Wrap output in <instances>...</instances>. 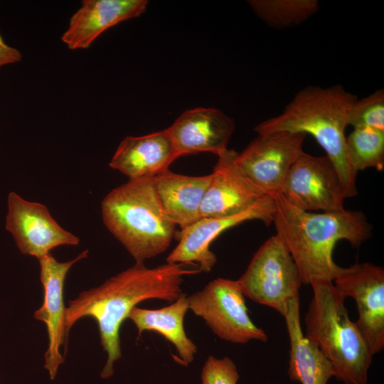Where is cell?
Wrapping results in <instances>:
<instances>
[{
  "label": "cell",
  "mask_w": 384,
  "mask_h": 384,
  "mask_svg": "<svg viewBox=\"0 0 384 384\" xmlns=\"http://www.w3.org/2000/svg\"><path fill=\"white\" fill-rule=\"evenodd\" d=\"M306 134L279 132L257 134L235 162L246 176L265 195L280 194L287 173L304 152Z\"/></svg>",
  "instance_id": "9"
},
{
  "label": "cell",
  "mask_w": 384,
  "mask_h": 384,
  "mask_svg": "<svg viewBox=\"0 0 384 384\" xmlns=\"http://www.w3.org/2000/svg\"><path fill=\"white\" fill-rule=\"evenodd\" d=\"M249 4L258 17L274 28L297 26L319 7L316 0H254Z\"/></svg>",
  "instance_id": "21"
},
{
  "label": "cell",
  "mask_w": 384,
  "mask_h": 384,
  "mask_svg": "<svg viewBox=\"0 0 384 384\" xmlns=\"http://www.w3.org/2000/svg\"><path fill=\"white\" fill-rule=\"evenodd\" d=\"M273 197L276 235L292 255L303 284L333 282L338 267L332 257L337 242L345 240L358 247L371 236L372 226L361 211L314 213L296 208L281 194Z\"/></svg>",
  "instance_id": "2"
},
{
  "label": "cell",
  "mask_w": 384,
  "mask_h": 384,
  "mask_svg": "<svg viewBox=\"0 0 384 384\" xmlns=\"http://www.w3.org/2000/svg\"><path fill=\"white\" fill-rule=\"evenodd\" d=\"M5 228L21 254L38 260L58 246L80 242L78 236L58 223L45 205L29 201L14 191L7 196Z\"/></svg>",
  "instance_id": "11"
},
{
  "label": "cell",
  "mask_w": 384,
  "mask_h": 384,
  "mask_svg": "<svg viewBox=\"0 0 384 384\" xmlns=\"http://www.w3.org/2000/svg\"><path fill=\"white\" fill-rule=\"evenodd\" d=\"M357 100L341 85L323 88L309 86L299 90L276 117L255 127L257 134L279 132L311 134L334 165L347 198L358 193V173L351 167L346 151L345 130L349 110Z\"/></svg>",
  "instance_id": "3"
},
{
  "label": "cell",
  "mask_w": 384,
  "mask_h": 384,
  "mask_svg": "<svg viewBox=\"0 0 384 384\" xmlns=\"http://www.w3.org/2000/svg\"><path fill=\"white\" fill-rule=\"evenodd\" d=\"M188 309L201 317L221 339L235 343L252 340L267 341L247 313L245 296L238 280L217 278L187 297Z\"/></svg>",
  "instance_id": "7"
},
{
  "label": "cell",
  "mask_w": 384,
  "mask_h": 384,
  "mask_svg": "<svg viewBox=\"0 0 384 384\" xmlns=\"http://www.w3.org/2000/svg\"><path fill=\"white\" fill-rule=\"evenodd\" d=\"M147 4L146 0H83L60 39L69 49H87L110 28L140 16Z\"/></svg>",
  "instance_id": "16"
},
{
  "label": "cell",
  "mask_w": 384,
  "mask_h": 384,
  "mask_svg": "<svg viewBox=\"0 0 384 384\" xmlns=\"http://www.w3.org/2000/svg\"><path fill=\"white\" fill-rule=\"evenodd\" d=\"M289 339L288 376L301 384H327L334 376L330 361L302 330L299 296L289 304L284 316Z\"/></svg>",
  "instance_id": "19"
},
{
  "label": "cell",
  "mask_w": 384,
  "mask_h": 384,
  "mask_svg": "<svg viewBox=\"0 0 384 384\" xmlns=\"http://www.w3.org/2000/svg\"><path fill=\"white\" fill-rule=\"evenodd\" d=\"M313 297L304 316L305 336L330 361L334 376L344 384H367L373 355L332 281L310 284Z\"/></svg>",
  "instance_id": "5"
},
{
  "label": "cell",
  "mask_w": 384,
  "mask_h": 384,
  "mask_svg": "<svg viewBox=\"0 0 384 384\" xmlns=\"http://www.w3.org/2000/svg\"><path fill=\"white\" fill-rule=\"evenodd\" d=\"M280 194L296 208L310 212L343 210L347 198L331 159L304 151L290 167Z\"/></svg>",
  "instance_id": "8"
},
{
  "label": "cell",
  "mask_w": 384,
  "mask_h": 384,
  "mask_svg": "<svg viewBox=\"0 0 384 384\" xmlns=\"http://www.w3.org/2000/svg\"><path fill=\"white\" fill-rule=\"evenodd\" d=\"M89 251L81 252L74 259L66 262L58 261L50 253L38 260L40 279L43 288V304L35 311V319L45 323L48 344L45 353L44 368L50 380H54L59 367L64 363L60 348L66 347L65 331V306L63 301V287L70 268L88 256Z\"/></svg>",
  "instance_id": "13"
},
{
  "label": "cell",
  "mask_w": 384,
  "mask_h": 384,
  "mask_svg": "<svg viewBox=\"0 0 384 384\" xmlns=\"http://www.w3.org/2000/svg\"><path fill=\"white\" fill-rule=\"evenodd\" d=\"M186 265L166 262L149 268L144 262H135L68 302L65 317L66 339L70 329L80 319L90 317L97 324L100 344L107 356L100 373L102 378L113 375L114 364L122 357L119 330L132 309L147 299L176 300L183 294V277L199 272L186 268Z\"/></svg>",
  "instance_id": "1"
},
{
  "label": "cell",
  "mask_w": 384,
  "mask_h": 384,
  "mask_svg": "<svg viewBox=\"0 0 384 384\" xmlns=\"http://www.w3.org/2000/svg\"><path fill=\"white\" fill-rule=\"evenodd\" d=\"M238 282L245 297L283 316L303 284L292 255L276 235L260 246Z\"/></svg>",
  "instance_id": "6"
},
{
  "label": "cell",
  "mask_w": 384,
  "mask_h": 384,
  "mask_svg": "<svg viewBox=\"0 0 384 384\" xmlns=\"http://www.w3.org/2000/svg\"><path fill=\"white\" fill-rule=\"evenodd\" d=\"M201 378V384H237L240 375L230 358L209 356L203 366Z\"/></svg>",
  "instance_id": "24"
},
{
  "label": "cell",
  "mask_w": 384,
  "mask_h": 384,
  "mask_svg": "<svg viewBox=\"0 0 384 384\" xmlns=\"http://www.w3.org/2000/svg\"><path fill=\"white\" fill-rule=\"evenodd\" d=\"M102 221L135 262L165 252L176 235V224L165 212L154 178L129 180L101 202Z\"/></svg>",
  "instance_id": "4"
},
{
  "label": "cell",
  "mask_w": 384,
  "mask_h": 384,
  "mask_svg": "<svg viewBox=\"0 0 384 384\" xmlns=\"http://www.w3.org/2000/svg\"><path fill=\"white\" fill-rule=\"evenodd\" d=\"M333 283L346 298L356 304V322L370 353L384 348V269L369 262L356 263L348 267L338 266Z\"/></svg>",
  "instance_id": "10"
},
{
  "label": "cell",
  "mask_w": 384,
  "mask_h": 384,
  "mask_svg": "<svg viewBox=\"0 0 384 384\" xmlns=\"http://www.w3.org/2000/svg\"><path fill=\"white\" fill-rule=\"evenodd\" d=\"M346 151L353 169L358 173L368 168L384 169V130L354 128L346 139Z\"/></svg>",
  "instance_id": "22"
},
{
  "label": "cell",
  "mask_w": 384,
  "mask_h": 384,
  "mask_svg": "<svg viewBox=\"0 0 384 384\" xmlns=\"http://www.w3.org/2000/svg\"><path fill=\"white\" fill-rule=\"evenodd\" d=\"M166 129L179 157L200 152L219 155L228 149L235 122L220 110L197 107L183 112Z\"/></svg>",
  "instance_id": "15"
},
{
  "label": "cell",
  "mask_w": 384,
  "mask_h": 384,
  "mask_svg": "<svg viewBox=\"0 0 384 384\" xmlns=\"http://www.w3.org/2000/svg\"><path fill=\"white\" fill-rule=\"evenodd\" d=\"M153 178L161 203L176 225L183 229L201 218V206L212 174L191 176L168 169Z\"/></svg>",
  "instance_id": "18"
},
{
  "label": "cell",
  "mask_w": 384,
  "mask_h": 384,
  "mask_svg": "<svg viewBox=\"0 0 384 384\" xmlns=\"http://www.w3.org/2000/svg\"><path fill=\"white\" fill-rule=\"evenodd\" d=\"M237 151L227 149L218 155L212 180L203 197L201 218H220L243 212L265 195L235 162Z\"/></svg>",
  "instance_id": "14"
},
{
  "label": "cell",
  "mask_w": 384,
  "mask_h": 384,
  "mask_svg": "<svg viewBox=\"0 0 384 384\" xmlns=\"http://www.w3.org/2000/svg\"><path fill=\"white\" fill-rule=\"evenodd\" d=\"M179 156L167 129L140 137H127L109 165L129 178L154 177L169 169Z\"/></svg>",
  "instance_id": "17"
},
{
  "label": "cell",
  "mask_w": 384,
  "mask_h": 384,
  "mask_svg": "<svg viewBox=\"0 0 384 384\" xmlns=\"http://www.w3.org/2000/svg\"><path fill=\"white\" fill-rule=\"evenodd\" d=\"M187 297L183 293L169 306L158 309L135 306L128 316L135 324L138 336L144 331H154L172 343L178 352L180 363L185 366L193 361L198 351L183 326V319L188 309Z\"/></svg>",
  "instance_id": "20"
},
{
  "label": "cell",
  "mask_w": 384,
  "mask_h": 384,
  "mask_svg": "<svg viewBox=\"0 0 384 384\" xmlns=\"http://www.w3.org/2000/svg\"><path fill=\"white\" fill-rule=\"evenodd\" d=\"M274 210V198L267 195L247 210L236 215L201 218L176 233L178 243L166 257V262H196L199 272H209L217 261L215 254L210 249L216 238L224 230L247 220H259L269 226L272 223Z\"/></svg>",
  "instance_id": "12"
},
{
  "label": "cell",
  "mask_w": 384,
  "mask_h": 384,
  "mask_svg": "<svg viewBox=\"0 0 384 384\" xmlns=\"http://www.w3.org/2000/svg\"><path fill=\"white\" fill-rule=\"evenodd\" d=\"M348 125L384 130V90L380 89L352 105Z\"/></svg>",
  "instance_id": "23"
}]
</instances>
